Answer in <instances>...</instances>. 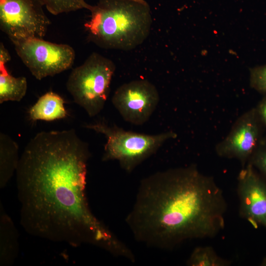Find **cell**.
<instances>
[{
	"label": "cell",
	"instance_id": "8992f818",
	"mask_svg": "<svg viewBox=\"0 0 266 266\" xmlns=\"http://www.w3.org/2000/svg\"><path fill=\"white\" fill-rule=\"evenodd\" d=\"M12 42L18 56L38 80L66 70L74 63L75 51L67 44L52 43L37 38Z\"/></svg>",
	"mask_w": 266,
	"mask_h": 266
},
{
	"label": "cell",
	"instance_id": "5bb4252c",
	"mask_svg": "<svg viewBox=\"0 0 266 266\" xmlns=\"http://www.w3.org/2000/svg\"><path fill=\"white\" fill-rule=\"evenodd\" d=\"M27 81L25 77H15L9 73L6 64H0V103L20 101L26 95Z\"/></svg>",
	"mask_w": 266,
	"mask_h": 266
},
{
	"label": "cell",
	"instance_id": "7c38bea8",
	"mask_svg": "<svg viewBox=\"0 0 266 266\" xmlns=\"http://www.w3.org/2000/svg\"><path fill=\"white\" fill-rule=\"evenodd\" d=\"M65 101L58 94L50 91L41 96L29 110L30 119L33 122L41 120L51 121L65 118L67 113Z\"/></svg>",
	"mask_w": 266,
	"mask_h": 266
},
{
	"label": "cell",
	"instance_id": "ac0fdd59",
	"mask_svg": "<svg viewBox=\"0 0 266 266\" xmlns=\"http://www.w3.org/2000/svg\"><path fill=\"white\" fill-rule=\"evenodd\" d=\"M248 163L266 176V140L261 139Z\"/></svg>",
	"mask_w": 266,
	"mask_h": 266
},
{
	"label": "cell",
	"instance_id": "30bf717a",
	"mask_svg": "<svg viewBox=\"0 0 266 266\" xmlns=\"http://www.w3.org/2000/svg\"><path fill=\"white\" fill-rule=\"evenodd\" d=\"M237 192L240 216L255 228L266 227V183L249 163L238 174Z\"/></svg>",
	"mask_w": 266,
	"mask_h": 266
},
{
	"label": "cell",
	"instance_id": "9c48e42d",
	"mask_svg": "<svg viewBox=\"0 0 266 266\" xmlns=\"http://www.w3.org/2000/svg\"><path fill=\"white\" fill-rule=\"evenodd\" d=\"M262 123L256 108L244 113L228 134L216 145V154L221 157L236 159L244 166L262 139Z\"/></svg>",
	"mask_w": 266,
	"mask_h": 266
},
{
	"label": "cell",
	"instance_id": "3957f363",
	"mask_svg": "<svg viewBox=\"0 0 266 266\" xmlns=\"http://www.w3.org/2000/svg\"><path fill=\"white\" fill-rule=\"evenodd\" d=\"M84 27L89 41L107 49L130 50L148 36L152 19L145 0H99Z\"/></svg>",
	"mask_w": 266,
	"mask_h": 266
},
{
	"label": "cell",
	"instance_id": "2e32d148",
	"mask_svg": "<svg viewBox=\"0 0 266 266\" xmlns=\"http://www.w3.org/2000/svg\"><path fill=\"white\" fill-rule=\"evenodd\" d=\"M52 14L57 15L81 9H89L85 0H38Z\"/></svg>",
	"mask_w": 266,
	"mask_h": 266
},
{
	"label": "cell",
	"instance_id": "ffe728a7",
	"mask_svg": "<svg viewBox=\"0 0 266 266\" xmlns=\"http://www.w3.org/2000/svg\"><path fill=\"white\" fill-rule=\"evenodd\" d=\"M11 57L9 52L4 47L3 43H0V64H6L10 61Z\"/></svg>",
	"mask_w": 266,
	"mask_h": 266
},
{
	"label": "cell",
	"instance_id": "9a60e30c",
	"mask_svg": "<svg viewBox=\"0 0 266 266\" xmlns=\"http://www.w3.org/2000/svg\"><path fill=\"white\" fill-rule=\"evenodd\" d=\"M187 264L190 266H228L231 262L220 257L212 247L205 246L196 248Z\"/></svg>",
	"mask_w": 266,
	"mask_h": 266
},
{
	"label": "cell",
	"instance_id": "52a82bcc",
	"mask_svg": "<svg viewBox=\"0 0 266 266\" xmlns=\"http://www.w3.org/2000/svg\"><path fill=\"white\" fill-rule=\"evenodd\" d=\"M38 0H0V29L11 41L43 38L50 21Z\"/></svg>",
	"mask_w": 266,
	"mask_h": 266
},
{
	"label": "cell",
	"instance_id": "ba28073f",
	"mask_svg": "<svg viewBox=\"0 0 266 266\" xmlns=\"http://www.w3.org/2000/svg\"><path fill=\"white\" fill-rule=\"evenodd\" d=\"M111 101L124 120L140 126L147 122L156 110L160 96L157 88L151 82L138 79L119 86Z\"/></svg>",
	"mask_w": 266,
	"mask_h": 266
},
{
	"label": "cell",
	"instance_id": "d6986e66",
	"mask_svg": "<svg viewBox=\"0 0 266 266\" xmlns=\"http://www.w3.org/2000/svg\"><path fill=\"white\" fill-rule=\"evenodd\" d=\"M256 108L262 122L266 126V96L260 102Z\"/></svg>",
	"mask_w": 266,
	"mask_h": 266
},
{
	"label": "cell",
	"instance_id": "7a4b0ae2",
	"mask_svg": "<svg viewBox=\"0 0 266 266\" xmlns=\"http://www.w3.org/2000/svg\"><path fill=\"white\" fill-rule=\"evenodd\" d=\"M227 208L213 178L192 165L141 180L126 222L136 240L171 250L188 239L215 236L224 228Z\"/></svg>",
	"mask_w": 266,
	"mask_h": 266
},
{
	"label": "cell",
	"instance_id": "5b68a950",
	"mask_svg": "<svg viewBox=\"0 0 266 266\" xmlns=\"http://www.w3.org/2000/svg\"><path fill=\"white\" fill-rule=\"evenodd\" d=\"M115 69L112 61L94 52L70 72L67 90L74 102L90 117L96 116L103 109Z\"/></svg>",
	"mask_w": 266,
	"mask_h": 266
},
{
	"label": "cell",
	"instance_id": "44dd1931",
	"mask_svg": "<svg viewBox=\"0 0 266 266\" xmlns=\"http://www.w3.org/2000/svg\"><path fill=\"white\" fill-rule=\"evenodd\" d=\"M262 264H263V265H264V266H266V258H265V259L263 260V262Z\"/></svg>",
	"mask_w": 266,
	"mask_h": 266
},
{
	"label": "cell",
	"instance_id": "6da1fadb",
	"mask_svg": "<svg viewBox=\"0 0 266 266\" xmlns=\"http://www.w3.org/2000/svg\"><path fill=\"white\" fill-rule=\"evenodd\" d=\"M88 144L75 130L32 138L16 171L20 223L29 234L74 247L91 244L114 256L130 249L94 215L86 193Z\"/></svg>",
	"mask_w": 266,
	"mask_h": 266
},
{
	"label": "cell",
	"instance_id": "277c9868",
	"mask_svg": "<svg viewBox=\"0 0 266 266\" xmlns=\"http://www.w3.org/2000/svg\"><path fill=\"white\" fill-rule=\"evenodd\" d=\"M85 127L106 137L102 160H116L128 173L155 154L166 141L177 137V134L172 131L147 134L126 131L116 125H108L103 121Z\"/></svg>",
	"mask_w": 266,
	"mask_h": 266
},
{
	"label": "cell",
	"instance_id": "e0dca14e",
	"mask_svg": "<svg viewBox=\"0 0 266 266\" xmlns=\"http://www.w3.org/2000/svg\"><path fill=\"white\" fill-rule=\"evenodd\" d=\"M250 83L258 92L266 94V65L251 69Z\"/></svg>",
	"mask_w": 266,
	"mask_h": 266
},
{
	"label": "cell",
	"instance_id": "8fae6325",
	"mask_svg": "<svg viewBox=\"0 0 266 266\" xmlns=\"http://www.w3.org/2000/svg\"><path fill=\"white\" fill-rule=\"evenodd\" d=\"M18 232L11 217L0 205V266H11L19 253Z\"/></svg>",
	"mask_w": 266,
	"mask_h": 266
},
{
	"label": "cell",
	"instance_id": "4fadbf2b",
	"mask_svg": "<svg viewBox=\"0 0 266 266\" xmlns=\"http://www.w3.org/2000/svg\"><path fill=\"white\" fill-rule=\"evenodd\" d=\"M18 146L8 135L0 134V188H4L16 172L19 161Z\"/></svg>",
	"mask_w": 266,
	"mask_h": 266
}]
</instances>
